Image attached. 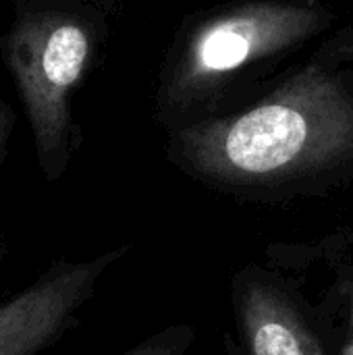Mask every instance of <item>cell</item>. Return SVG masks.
<instances>
[{
    "instance_id": "ba28073f",
    "label": "cell",
    "mask_w": 353,
    "mask_h": 355,
    "mask_svg": "<svg viewBox=\"0 0 353 355\" xmlns=\"http://www.w3.org/2000/svg\"><path fill=\"white\" fill-rule=\"evenodd\" d=\"M343 355H353V295H352V314H350L347 337H345V343H343Z\"/></svg>"
},
{
    "instance_id": "3957f363",
    "label": "cell",
    "mask_w": 353,
    "mask_h": 355,
    "mask_svg": "<svg viewBox=\"0 0 353 355\" xmlns=\"http://www.w3.org/2000/svg\"><path fill=\"white\" fill-rule=\"evenodd\" d=\"M87 52V35L75 23L33 29L15 50V69L48 179H56L64 168L69 154L64 96L79 79Z\"/></svg>"
},
{
    "instance_id": "6da1fadb",
    "label": "cell",
    "mask_w": 353,
    "mask_h": 355,
    "mask_svg": "<svg viewBox=\"0 0 353 355\" xmlns=\"http://www.w3.org/2000/svg\"><path fill=\"white\" fill-rule=\"evenodd\" d=\"M353 150V112L325 94L262 104L191 139L198 166L231 183H275L322 171Z\"/></svg>"
},
{
    "instance_id": "52a82bcc",
    "label": "cell",
    "mask_w": 353,
    "mask_h": 355,
    "mask_svg": "<svg viewBox=\"0 0 353 355\" xmlns=\"http://www.w3.org/2000/svg\"><path fill=\"white\" fill-rule=\"evenodd\" d=\"M10 127H12V114H8L4 108H0V164H2L4 150H6V144H8V137H10ZM0 220H2V214H0ZM6 252H8V245H6L4 233L0 229V264L6 258Z\"/></svg>"
},
{
    "instance_id": "277c9868",
    "label": "cell",
    "mask_w": 353,
    "mask_h": 355,
    "mask_svg": "<svg viewBox=\"0 0 353 355\" xmlns=\"http://www.w3.org/2000/svg\"><path fill=\"white\" fill-rule=\"evenodd\" d=\"M237 314L248 355H329L302 310L268 281L241 277Z\"/></svg>"
},
{
    "instance_id": "8992f818",
    "label": "cell",
    "mask_w": 353,
    "mask_h": 355,
    "mask_svg": "<svg viewBox=\"0 0 353 355\" xmlns=\"http://www.w3.org/2000/svg\"><path fill=\"white\" fill-rule=\"evenodd\" d=\"M191 339L193 333L189 327H173L158 333L156 337L146 339L144 343L127 349L121 355H181L191 343Z\"/></svg>"
},
{
    "instance_id": "7a4b0ae2",
    "label": "cell",
    "mask_w": 353,
    "mask_h": 355,
    "mask_svg": "<svg viewBox=\"0 0 353 355\" xmlns=\"http://www.w3.org/2000/svg\"><path fill=\"white\" fill-rule=\"evenodd\" d=\"M127 248L89 260H56L29 285L0 300V355H44L77 327L106 270Z\"/></svg>"
},
{
    "instance_id": "5b68a950",
    "label": "cell",
    "mask_w": 353,
    "mask_h": 355,
    "mask_svg": "<svg viewBox=\"0 0 353 355\" xmlns=\"http://www.w3.org/2000/svg\"><path fill=\"white\" fill-rule=\"evenodd\" d=\"M289 31L287 17L254 15L235 17L212 27L196 48V69L200 73H223L252 56L256 48L281 40Z\"/></svg>"
}]
</instances>
